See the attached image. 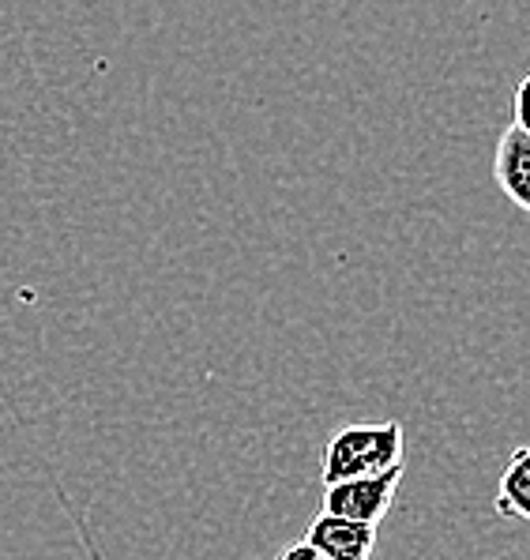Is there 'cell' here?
<instances>
[{
    "label": "cell",
    "instance_id": "6da1fadb",
    "mask_svg": "<svg viewBox=\"0 0 530 560\" xmlns=\"http://www.w3.org/2000/svg\"><path fill=\"white\" fill-rule=\"evenodd\" d=\"M403 421H380V425H346L331 433L328 447H323L320 478L323 486L350 478H373L403 463Z\"/></svg>",
    "mask_w": 530,
    "mask_h": 560
},
{
    "label": "cell",
    "instance_id": "277c9868",
    "mask_svg": "<svg viewBox=\"0 0 530 560\" xmlns=\"http://www.w3.org/2000/svg\"><path fill=\"white\" fill-rule=\"evenodd\" d=\"M493 177H497L500 192L508 196L519 211L530 214V136L508 125L497 140V154H493Z\"/></svg>",
    "mask_w": 530,
    "mask_h": 560
},
{
    "label": "cell",
    "instance_id": "5b68a950",
    "mask_svg": "<svg viewBox=\"0 0 530 560\" xmlns=\"http://www.w3.org/2000/svg\"><path fill=\"white\" fill-rule=\"evenodd\" d=\"M493 508H497V515H504V520L530 523V444L516 447L508 455V467L500 474Z\"/></svg>",
    "mask_w": 530,
    "mask_h": 560
},
{
    "label": "cell",
    "instance_id": "8992f818",
    "mask_svg": "<svg viewBox=\"0 0 530 560\" xmlns=\"http://www.w3.org/2000/svg\"><path fill=\"white\" fill-rule=\"evenodd\" d=\"M511 125L530 136V72L511 91Z\"/></svg>",
    "mask_w": 530,
    "mask_h": 560
},
{
    "label": "cell",
    "instance_id": "52a82bcc",
    "mask_svg": "<svg viewBox=\"0 0 530 560\" xmlns=\"http://www.w3.org/2000/svg\"><path fill=\"white\" fill-rule=\"evenodd\" d=\"M279 560H323V557L316 553V549L309 546V541H294V546H286V549H282Z\"/></svg>",
    "mask_w": 530,
    "mask_h": 560
},
{
    "label": "cell",
    "instance_id": "7a4b0ae2",
    "mask_svg": "<svg viewBox=\"0 0 530 560\" xmlns=\"http://www.w3.org/2000/svg\"><path fill=\"white\" fill-rule=\"evenodd\" d=\"M399 481H403V463L384 474H373V478H350L323 486V512L350 523H365V527H380L391 508H396Z\"/></svg>",
    "mask_w": 530,
    "mask_h": 560
},
{
    "label": "cell",
    "instance_id": "3957f363",
    "mask_svg": "<svg viewBox=\"0 0 530 560\" xmlns=\"http://www.w3.org/2000/svg\"><path fill=\"white\" fill-rule=\"evenodd\" d=\"M302 541H309L323 560H369L376 549V527H365V523H350V520H339V515L320 512L309 523V530H305Z\"/></svg>",
    "mask_w": 530,
    "mask_h": 560
}]
</instances>
